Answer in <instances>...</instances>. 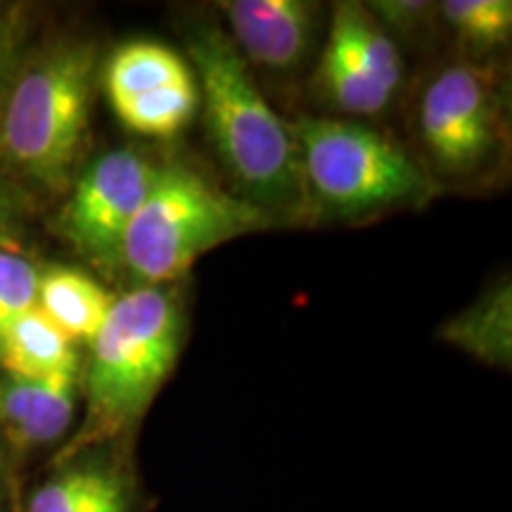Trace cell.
I'll use <instances>...</instances> for the list:
<instances>
[{
    "label": "cell",
    "mask_w": 512,
    "mask_h": 512,
    "mask_svg": "<svg viewBox=\"0 0 512 512\" xmlns=\"http://www.w3.org/2000/svg\"><path fill=\"white\" fill-rule=\"evenodd\" d=\"M188 53L211 145L238 197L271 221L302 216L309 197L297 140L256 88L245 57L216 27L192 29Z\"/></svg>",
    "instance_id": "1"
},
{
    "label": "cell",
    "mask_w": 512,
    "mask_h": 512,
    "mask_svg": "<svg viewBox=\"0 0 512 512\" xmlns=\"http://www.w3.org/2000/svg\"><path fill=\"white\" fill-rule=\"evenodd\" d=\"M183 316L162 287L114 299L107 320L91 342L83 387L86 418L57 458L102 444H119L138 427L181 351Z\"/></svg>",
    "instance_id": "2"
},
{
    "label": "cell",
    "mask_w": 512,
    "mask_h": 512,
    "mask_svg": "<svg viewBox=\"0 0 512 512\" xmlns=\"http://www.w3.org/2000/svg\"><path fill=\"white\" fill-rule=\"evenodd\" d=\"M261 209L188 166H162L121 245V266L145 287L181 278L200 256L264 230Z\"/></svg>",
    "instance_id": "3"
},
{
    "label": "cell",
    "mask_w": 512,
    "mask_h": 512,
    "mask_svg": "<svg viewBox=\"0 0 512 512\" xmlns=\"http://www.w3.org/2000/svg\"><path fill=\"white\" fill-rule=\"evenodd\" d=\"M93 79L88 43H64L19 76L0 119V150L17 171L50 190L69 183L88 131Z\"/></svg>",
    "instance_id": "4"
},
{
    "label": "cell",
    "mask_w": 512,
    "mask_h": 512,
    "mask_svg": "<svg viewBox=\"0 0 512 512\" xmlns=\"http://www.w3.org/2000/svg\"><path fill=\"white\" fill-rule=\"evenodd\" d=\"M309 202L335 216H366L427 202L437 192L425 171L375 128L302 117L292 124Z\"/></svg>",
    "instance_id": "5"
},
{
    "label": "cell",
    "mask_w": 512,
    "mask_h": 512,
    "mask_svg": "<svg viewBox=\"0 0 512 512\" xmlns=\"http://www.w3.org/2000/svg\"><path fill=\"white\" fill-rule=\"evenodd\" d=\"M159 166L138 150H112L83 171L62 214L67 240L100 266L121 264L133 216L155 183Z\"/></svg>",
    "instance_id": "6"
},
{
    "label": "cell",
    "mask_w": 512,
    "mask_h": 512,
    "mask_svg": "<svg viewBox=\"0 0 512 512\" xmlns=\"http://www.w3.org/2000/svg\"><path fill=\"white\" fill-rule=\"evenodd\" d=\"M420 131L444 171L463 174L482 164L498 138V100L482 69H444L422 95Z\"/></svg>",
    "instance_id": "7"
},
{
    "label": "cell",
    "mask_w": 512,
    "mask_h": 512,
    "mask_svg": "<svg viewBox=\"0 0 512 512\" xmlns=\"http://www.w3.org/2000/svg\"><path fill=\"white\" fill-rule=\"evenodd\" d=\"M119 444L57 458L55 472L31 491L24 512H136L138 482Z\"/></svg>",
    "instance_id": "8"
},
{
    "label": "cell",
    "mask_w": 512,
    "mask_h": 512,
    "mask_svg": "<svg viewBox=\"0 0 512 512\" xmlns=\"http://www.w3.org/2000/svg\"><path fill=\"white\" fill-rule=\"evenodd\" d=\"M223 15L245 62L271 72L297 69L318 27V8L304 0H230L223 3Z\"/></svg>",
    "instance_id": "9"
},
{
    "label": "cell",
    "mask_w": 512,
    "mask_h": 512,
    "mask_svg": "<svg viewBox=\"0 0 512 512\" xmlns=\"http://www.w3.org/2000/svg\"><path fill=\"white\" fill-rule=\"evenodd\" d=\"M79 401V373L46 380L0 375V439L15 451L55 444L72 427Z\"/></svg>",
    "instance_id": "10"
},
{
    "label": "cell",
    "mask_w": 512,
    "mask_h": 512,
    "mask_svg": "<svg viewBox=\"0 0 512 512\" xmlns=\"http://www.w3.org/2000/svg\"><path fill=\"white\" fill-rule=\"evenodd\" d=\"M0 366L5 375L46 380L62 373H79L74 342L55 328L38 306L17 318L0 337Z\"/></svg>",
    "instance_id": "11"
},
{
    "label": "cell",
    "mask_w": 512,
    "mask_h": 512,
    "mask_svg": "<svg viewBox=\"0 0 512 512\" xmlns=\"http://www.w3.org/2000/svg\"><path fill=\"white\" fill-rule=\"evenodd\" d=\"M112 304L110 292L74 268H50L38 278L36 306L74 344L93 342Z\"/></svg>",
    "instance_id": "12"
},
{
    "label": "cell",
    "mask_w": 512,
    "mask_h": 512,
    "mask_svg": "<svg viewBox=\"0 0 512 512\" xmlns=\"http://www.w3.org/2000/svg\"><path fill=\"white\" fill-rule=\"evenodd\" d=\"M190 79L188 62L176 50L152 41L126 43L105 67V91L112 110L140 95Z\"/></svg>",
    "instance_id": "13"
},
{
    "label": "cell",
    "mask_w": 512,
    "mask_h": 512,
    "mask_svg": "<svg viewBox=\"0 0 512 512\" xmlns=\"http://www.w3.org/2000/svg\"><path fill=\"white\" fill-rule=\"evenodd\" d=\"M441 337L489 366L508 368L512 356V294L510 285L496 287L475 306L448 320Z\"/></svg>",
    "instance_id": "14"
},
{
    "label": "cell",
    "mask_w": 512,
    "mask_h": 512,
    "mask_svg": "<svg viewBox=\"0 0 512 512\" xmlns=\"http://www.w3.org/2000/svg\"><path fill=\"white\" fill-rule=\"evenodd\" d=\"M330 38L342 43L384 91L396 93L403 76L401 55L382 24L366 8L356 3L337 5Z\"/></svg>",
    "instance_id": "15"
},
{
    "label": "cell",
    "mask_w": 512,
    "mask_h": 512,
    "mask_svg": "<svg viewBox=\"0 0 512 512\" xmlns=\"http://www.w3.org/2000/svg\"><path fill=\"white\" fill-rule=\"evenodd\" d=\"M318 86L337 110L358 114V117L380 114L392 100V93L384 91L335 38H328L323 60H320Z\"/></svg>",
    "instance_id": "16"
},
{
    "label": "cell",
    "mask_w": 512,
    "mask_h": 512,
    "mask_svg": "<svg viewBox=\"0 0 512 512\" xmlns=\"http://www.w3.org/2000/svg\"><path fill=\"white\" fill-rule=\"evenodd\" d=\"M197 107H200V91H197L195 76H192L190 81L174 83V86L128 100L124 105L114 107V112L121 124L140 136L171 138L190 124L197 114Z\"/></svg>",
    "instance_id": "17"
},
{
    "label": "cell",
    "mask_w": 512,
    "mask_h": 512,
    "mask_svg": "<svg viewBox=\"0 0 512 512\" xmlns=\"http://www.w3.org/2000/svg\"><path fill=\"white\" fill-rule=\"evenodd\" d=\"M439 12L460 41L477 50L503 46L510 38V0H446L439 5Z\"/></svg>",
    "instance_id": "18"
},
{
    "label": "cell",
    "mask_w": 512,
    "mask_h": 512,
    "mask_svg": "<svg viewBox=\"0 0 512 512\" xmlns=\"http://www.w3.org/2000/svg\"><path fill=\"white\" fill-rule=\"evenodd\" d=\"M38 278L41 273L29 259L0 249V337L17 318L36 306Z\"/></svg>",
    "instance_id": "19"
},
{
    "label": "cell",
    "mask_w": 512,
    "mask_h": 512,
    "mask_svg": "<svg viewBox=\"0 0 512 512\" xmlns=\"http://www.w3.org/2000/svg\"><path fill=\"white\" fill-rule=\"evenodd\" d=\"M12 62H15V31L8 22L0 19V91L8 81Z\"/></svg>",
    "instance_id": "20"
},
{
    "label": "cell",
    "mask_w": 512,
    "mask_h": 512,
    "mask_svg": "<svg viewBox=\"0 0 512 512\" xmlns=\"http://www.w3.org/2000/svg\"><path fill=\"white\" fill-rule=\"evenodd\" d=\"M5 441L0 439V508L5 503V489H8V460H5Z\"/></svg>",
    "instance_id": "21"
},
{
    "label": "cell",
    "mask_w": 512,
    "mask_h": 512,
    "mask_svg": "<svg viewBox=\"0 0 512 512\" xmlns=\"http://www.w3.org/2000/svg\"><path fill=\"white\" fill-rule=\"evenodd\" d=\"M3 228H5V214L0 211V238H3Z\"/></svg>",
    "instance_id": "22"
}]
</instances>
